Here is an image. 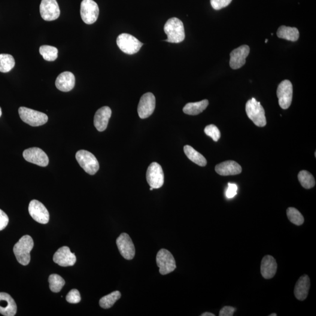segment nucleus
Instances as JSON below:
<instances>
[{
	"mask_svg": "<svg viewBox=\"0 0 316 316\" xmlns=\"http://www.w3.org/2000/svg\"><path fill=\"white\" fill-rule=\"evenodd\" d=\"M250 47L244 45L236 50H233L230 53V66L233 69H238L244 66L246 62V58L250 53Z\"/></svg>",
	"mask_w": 316,
	"mask_h": 316,
	"instance_id": "obj_16",
	"label": "nucleus"
},
{
	"mask_svg": "<svg viewBox=\"0 0 316 316\" xmlns=\"http://www.w3.org/2000/svg\"><path fill=\"white\" fill-rule=\"evenodd\" d=\"M117 44L121 51L128 54L137 53L143 45L138 39L128 33H121L118 36Z\"/></svg>",
	"mask_w": 316,
	"mask_h": 316,
	"instance_id": "obj_6",
	"label": "nucleus"
},
{
	"mask_svg": "<svg viewBox=\"0 0 316 316\" xmlns=\"http://www.w3.org/2000/svg\"><path fill=\"white\" fill-rule=\"evenodd\" d=\"M39 10L45 21L56 20L60 16V9L56 0H42Z\"/></svg>",
	"mask_w": 316,
	"mask_h": 316,
	"instance_id": "obj_12",
	"label": "nucleus"
},
{
	"mask_svg": "<svg viewBox=\"0 0 316 316\" xmlns=\"http://www.w3.org/2000/svg\"><path fill=\"white\" fill-rule=\"evenodd\" d=\"M287 215L289 220L296 226H301L304 223V217L298 210L290 208L287 209Z\"/></svg>",
	"mask_w": 316,
	"mask_h": 316,
	"instance_id": "obj_32",
	"label": "nucleus"
},
{
	"mask_svg": "<svg viewBox=\"0 0 316 316\" xmlns=\"http://www.w3.org/2000/svg\"><path fill=\"white\" fill-rule=\"evenodd\" d=\"M49 283L52 291L59 292L65 284V281L61 276L57 274H52L49 277Z\"/></svg>",
	"mask_w": 316,
	"mask_h": 316,
	"instance_id": "obj_31",
	"label": "nucleus"
},
{
	"mask_svg": "<svg viewBox=\"0 0 316 316\" xmlns=\"http://www.w3.org/2000/svg\"><path fill=\"white\" fill-rule=\"evenodd\" d=\"M111 114V108L107 106L100 108L96 111L94 118V125L99 132H104L107 129Z\"/></svg>",
	"mask_w": 316,
	"mask_h": 316,
	"instance_id": "obj_18",
	"label": "nucleus"
},
{
	"mask_svg": "<svg viewBox=\"0 0 316 316\" xmlns=\"http://www.w3.org/2000/svg\"><path fill=\"white\" fill-rule=\"evenodd\" d=\"M184 152L187 157L197 165L200 166H205L207 165L206 158L201 154L194 150L191 146L185 145Z\"/></svg>",
	"mask_w": 316,
	"mask_h": 316,
	"instance_id": "obj_26",
	"label": "nucleus"
},
{
	"mask_svg": "<svg viewBox=\"0 0 316 316\" xmlns=\"http://www.w3.org/2000/svg\"><path fill=\"white\" fill-rule=\"evenodd\" d=\"M18 112L21 119L32 127L43 126L48 122V115L43 112L25 107H21Z\"/></svg>",
	"mask_w": 316,
	"mask_h": 316,
	"instance_id": "obj_4",
	"label": "nucleus"
},
{
	"mask_svg": "<svg viewBox=\"0 0 316 316\" xmlns=\"http://www.w3.org/2000/svg\"><path fill=\"white\" fill-rule=\"evenodd\" d=\"M76 159L87 174L94 175L99 171L100 166L98 160L90 152L86 150L79 151L76 154Z\"/></svg>",
	"mask_w": 316,
	"mask_h": 316,
	"instance_id": "obj_5",
	"label": "nucleus"
},
{
	"mask_svg": "<svg viewBox=\"0 0 316 316\" xmlns=\"http://www.w3.org/2000/svg\"><path fill=\"white\" fill-rule=\"evenodd\" d=\"M268 42V39H265V43H267V42Z\"/></svg>",
	"mask_w": 316,
	"mask_h": 316,
	"instance_id": "obj_42",
	"label": "nucleus"
},
{
	"mask_svg": "<svg viewBox=\"0 0 316 316\" xmlns=\"http://www.w3.org/2000/svg\"><path fill=\"white\" fill-rule=\"evenodd\" d=\"M269 316H277V315L276 314H272L271 315H270Z\"/></svg>",
	"mask_w": 316,
	"mask_h": 316,
	"instance_id": "obj_40",
	"label": "nucleus"
},
{
	"mask_svg": "<svg viewBox=\"0 0 316 316\" xmlns=\"http://www.w3.org/2000/svg\"><path fill=\"white\" fill-rule=\"evenodd\" d=\"M247 116L253 121L255 126L263 127L266 126L265 112L260 102L253 98L249 100L245 106Z\"/></svg>",
	"mask_w": 316,
	"mask_h": 316,
	"instance_id": "obj_3",
	"label": "nucleus"
},
{
	"mask_svg": "<svg viewBox=\"0 0 316 316\" xmlns=\"http://www.w3.org/2000/svg\"><path fill=\"white\" fill-rule=\"evenodd\" d=\"M23 157L27 162L42 167L47 166L49 158L45 152L39 148H31L24 151Z\"/></svg>",
	"mask_w": 316,
	"mask_h": 316,
	"instance_id": "obj_15",
	"label": "nucleus"
},
{
	"mask_svg": "<svg viewBox=\"0 0 316 316\" xmlns=\"http://www.w3.org/2000/svg\"><path fill=\"white\" fill-rule=\"evenodd\" d=\"M116 244L122 256L127 260H132L135 255V249L132 238L127 233H122L118 237Z\"/></svg>",
	"mask_w": 316,
	"mask_h": 316,
	"instance_id": "obj_13",
	"label": "nucleus"
},
{
	"mask_svg": "<svg viewBox=\"0 0 316 316\" xmlns=\"http://www.w3.org/2000/svg\"><path fill=\"white\" fill-rule=\"evenodd\" d=\"M28 211L33 219L38 223L46 224L50 220V213L45 206L36 200L29 203Z\"/></svg>",
	"mask_w": 316,
	"mask_h": 316,
	"instance_id": "obj_14",
	"label": "nucleus"
},
{
	"mask_svg": "<svg viewBox=\"0 0 316 316\" xmlns=\"http://www.w3.org/2000/svg\"><path fill=\"white\" fill-rule=\"evenodd\" d=\"M53 260L60 266H71L77 262V257L68 247H62L53 255Z\"/></svg>",
	"mask_w": 316,
	"mask_h": 316,
	"instance_id": "obj_17",
	"label": "nucleus"
},
{
	"mask_svg": "<svg viewBox=\"0 0 316 316\" xmlns=\"http://www.w3.org/2000/svg\"><path fill=\"white\" fill-rule=\"evenodd\" d=\"M66 299L69 303L77 304L81 300L80 292L77 290H72L67 294Z\"/></svg>",
	"mask_w": 316,
	"mask_h": 316,
	"instance_id": "obj_34",
	"label": "nucleus"
},
{
	"mask_svg": "<svg viewBox=\"0 0 316 316\" xmlns=\"http://www.w3.org/2000/svg\"><path fill=\"white\" fill-rule=\"evenodd\" d=\"M80 15L84 23L88 25L95 23L99 15L98 5L93 0H83L81 2Z\"/></svg>",
	"mask_w": 316,
	"mask_h": 316,
	"instance_id": "obj_8",
	"label": "nucleus"
},
{
	"mask_svg": "<svg viewBox=\"0 0 316 316\" xmlns=\"http://www.w3.org/2000/svg\"><path fill=\"white\" fill-rule=\"evenodd\" d=\"M121 294L119 291H113V292L103 297L100 300L99 305L103 309H110L118 299L121 298Z\"/></svg>",
	"mask_w": 316,
	"mask_h": 316,
	"instance_id": "obj_27",
	"label": "nucleus"
},
{
	"mask_svg": "<svg viewBox=\"0 0 316 316\" xmlns=\"http://www.w3.org/2000/svg\"><path fill=\"white\" fill-rule=\"evenodd\" d=\"M39 53L45 60L50 62L54 61L58 56L57 49L50 45H42L39 48Z\"/></svg>",
	"mask_w": 316,
	"mask_h": 316,
	"instance_id": "obj_29",
	"label": "nucleus"
},
{
	"mask_svg": "<svg viewBox=\"0 0 316 316\" xmlns=\"http://www.w3.org/2000/svg\"><path fill=\"white\" fill-rule=\"evenodd\" d=\"M277 96L279 105L282 109L286 110L290 107L293 98V86L290 80H285L279 84Z\"/></svg>",
	"mask_w": 316,
	"mask_h": 316,
	"instance_id": "obj_9",
	"label": "nucleus"
},
{
	"mask_svg": "<svg viewBox=\"0 0 316 316\" xmlns=\"http://www.w3.org/2000/svg\"><path fill=\"white\" fill-rule=\"evenodd\" d=\"M311 282L309 276L306 275L301 276L294 287V293L297 299L305 300L308 297Z\"/></svg>",
	"mask_w": 316,
	"mask_h": 316,
	"instance_id": "obj_23",
	"label": "nucleus"
},
{
	"mask_svg": "<svg viewBox=\"0 0 316 316\" xmlns=\"http://www.w3.org/2000/svg\"><path fill=\"white\" fill-rule=\"evenodd\" d=\"M209 104L208 100H203L199 102L187 103L184 107L183 111L184 113L187 115H198L206 110Z\"/></svg>",
	"mask_w": 316,
	"mask_h": 316,
	"instance_id": "obj_25",
	"label": "nucleus"
},
{
	"mask_svg": "<svg viewBox=\"0 0 316 316\" xmlns=\"http://www.w3.org/2000/svg\"><path fill=\"white\" fill-rule=\"evenodd\" d=\"M164 31L168 36V39L165 41L171 43H180L185 38L184 24L176 17L170 18L167 21L164 26Z\"/></svg>",
	"mask_w": 316,
	"mask_h": 316,
	"instance_id": "obj_2",
	"label": "nucleus"
},
{
	"mask_svg": "<svg viewBox=\"0 0 316 316\" xmlns=\"http://www.w3.org/2000/svg\"><path fill=\"white\" fill-rule=\"evenodd\" d=\"M215 171L221 176H232L241 174V166L233 160H227L215 166Z\"/></svg>",
	"mask_w": 316,
	"mask_h": 316,
	"instance_id": "obj_20",
	"label": "nucleus"
},
{
	"mask_svg": "<svg viewBox=\"0 0 316 316\" xmlns=\"http://www.w3.org/2000/svg\"><path fill=\"white\" fill-rule=\"evenodd\" d=\"M232 1V0H211L212 7L215 10H220L227 7Z\"/></svg>",
	"mask_w": 316,
	"mask_h": 316,
	"instance_id": "obj_35",
	"label": "nucleus"
},
{
	"mask_svg": "<svg viewBox=\"0 0 316 316\" xmlns=\"http://www.w3.org/2000/svg\"><path fill=\"white\" fill-rule=\"evenodd\" d=\"M205 132L207 135L211 137L215 142H217L221 137L220 130L213 124L207 126L205 129Z\"/></svg>",
	"mask_w": 316,
	"mask_h": 316,
	"instance_id": "obj_33",
	"label": "nucleus"
},
{
	"mask_svg": "<svg viewBox=\"0 0 316 316\" xmlns=\"http://www.w3.org/2000/svg\"><path fill=\"white\" fill-rule=\"evenodd\" d=\"M157 263L159 268V272L163 275L171 273L176 268L174 256L168 250L161 249L157 255Z\"/></svg>",
	"mask_w": 316,
	"mask_h": 316,
	"instance_id": "obj_7",
	"label": "nucleus"
},
{
	"mask_svg": "<svg viewBox=\"0 0 316 316\" xmlns=\"http://www.w3.org/2000/svg\"><path fill=\"white\" fill-rule=\"evenodd\" d=\"M298 179L301 185L305 189H311L315 186L316 181L314 176L308 171H300L298 174Z\"/></svg>",
	"mask_w": 316,
	"mask_h": 316,
	"instance_id": "obj_30",
	"label": "nucleus"
},
{
	"mask_svg": "<svg viewBox=\"0 0 316 316\" xmlns=\"http://www.w3.org/2000/svg\"><path fill=\"white\" fill-rule=\"evenodd\" d=\"M147 180L150 187L159 189L164 184V174L162 167L157 162H153L149 166L147 172Z\"/></svg>",
	"mask_w": 316,
	"mask_h": 316,
	"instance_id": "obj_10",
	"label": "nucleus"
},
{
	"mask_svg": "<svg viewBox=\"0 0 316 316\" xmlns=\"http://www.w3.org/2000/svg\"><path fill=\"white\" fill-rule=\"evenodd\" d=\"M33 241L31 236H24L15 244L13 251L18 262L21 265H28L31 260V251L33 247Z\"/></svg>",
	"mask_w": 316,
	"mask_h": 316,
	"instance_id": "obj_1",
	"label": "nucleus"
},
{
	"mask_svg": "<svg viewBox=\"0 0 316 316\" xmlns=\"http://www.w3.org/2000/svg\"><path fill=\"white\" fill-rule=\"evenodd\" d=\"M9 218L7 214L0 209V231H2L7 226Z\"/></svg>",
	"mask_w": 316,
	"mask_h": 316,
	"instance_id": "obj_36",
	"label": "nucleus"
},
{
	"mask_svg": "<svg viewBox=\"0 0 316 316\" xmlns=\"http://www.w3.org/2000/svg\"><path fill=\"white\" fill-rule=\"evenodd\" d=\"M1 115H2V110L1 107H0V117L1 116Z\"/></svg>",
	"mask_w": 316,
	"mask_h": 316,
	"instance_id": "obj_41",
	"label": "nucleus"
},
{
	"mask_svg": "<svg viewBox=\"0 0 316 316\" xmlns=\"http://www.w3.org/2000/svg\"><path fill=\"white\" fill-rule=\"evenodd\" d=\"M202 316H215V315L211 314V313L206 312L204 314H203Z\"/></svg>",
	"mask_w": 316,
	"mask_h": 316,
	"instance_id": "obj_39",
	"label": "nucleus"
},
{
	"mask_svg": "<svg viewBox=\"0 0 316 316\" xmlns=\"http://www.w3.org/2000/svg\"><path fill=\"white\" fill-rule=\"evenodd\" d=\"M153 189H153V187H150V190H153Z\"/></svg>",
	"mask_w": 316,
	"mask_h": 316,
	"instance_id": "obj_43",
	"label": "nucleus"
},
{
	"mask_svg": "<svg viewBox=\"0 0 316 316\" xmlns=\"http://www.w3.org/2000/svg\"><path fill=\"white\" fill-rule=\"evenodd\" d=\"M156 97L152 93H147L141 97L138 106V113L142 119L151 116L156 108Z\"/></svg>",
	"mask_w": 316,
	"mask_h": 316,
	"instance_id": "obj_11",
	"label": "nucleus"
},
{
	"mask_svg": "<svg viewBox=\"0 0 316 316\" xmlns=\"http://www.w3.org/2000/svg\"><path fill=\"white\" fill-rule=\"evenodd\" d=\"M277 271V263L275 258L270 255H266L263 258L261 265V273L263 277L266 279L274 277Z\"/></svg>",
	"mask_w": 316,
	"mask_h": 316,
	"instance_id": "obj_22",
	"label": "nucleus"
},
{
	"mask_svg": "<svg viewBox=\"0 0 316 316\" xmlns=\"http://www.w3.org/2000/svg\"><path fill=\"white\" fill-rule=\"evenodd\" d=\"M16 65L14 57L9 54H0V72L7 73Z\"/></svg>",
	"mask_w": 316,
	"mask_h": 316,
	"instance_id": "obj_28",
	"label": "nucleus"
},
{
	"mask_svg": "<svg viewBox=\"0 0 316 316\" xmlns=\"http://www.w3.org/2000/svg\"><path fill=\"white\" fill-rule=\"evenodd\" d=\"M55 85L57 89L63 92H68L74 89L75 77L72 73L64 72L57 77Z\"/></svg>",
	"mask_w": 316,
	"mask_h": 316,
	"instance_id": "obj_21",
	"label": "nucleus"
},
{
	"mask_svg": "<svg viewBox=\"0 0 316 316\" xmlns=\"http://www.w3.org/2000/svg\"><path fill=\"white\" fill-rule=\"evenodd\" d=\"M237 190H238V187L236 184L229 183L226 194L227 198L231 199L235 197L237 193Z\"/></svg>",
	"mask_w": 316,
	"mask_h": 316,
	"instance_id": "obj_37",
	"label": "nucleus"
},
{
	"mask_svg": "<svg viewBox=\"0 0 316 316\" xmlns=\"http://www.w3.org/2000/svg\"><path fill=\"white\" fill-rule=\"evenodd\" d=\"M278 37L291 42H296L299 38V30L294 27L282 26L277 31Z\"/></svg>",
	"mask_w": 316,
	"mask_h": 316,
	"instance_id": "obj_24",
	"label": "nucleus"
},
{
	"mask_svg": "<svg viewBox=\"0 0 316 316\" xmlns=\"http://www.w3.org/2000/svg\"><path fill=\"white\" fill-rule=\"evenodd\" d=\"M17 311L16 303L10 294L0 292V314L5 316H14Z\"/></svg>",
	"mask_w": 316,
	"mask_h": 316,
	"instance_id": "obj_19",
	"label": "nucleus"
},
{
	"mask_svg": "<svg viewBox=\"0 0 316 316\" xmlns=\"http://www.w3.org/2000/svg\"><path fill=\"white\" fill-rule=\"evenodd\" d=\"M236 309L232 306H225L221 309L220 316H232L235 314Z\"/></svg>",
	"mask_w": 316,
	"mask_h": 316,
	"instance_id": "obj_38",
	"label": "nucleus"
}]
</instances>
